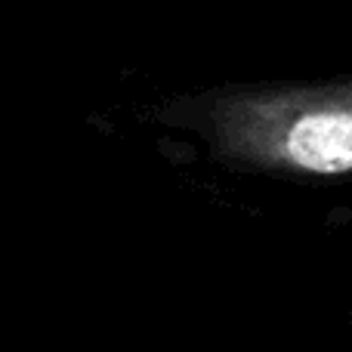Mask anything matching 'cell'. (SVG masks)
<instances>
[{
  "label": "cell",
  "mask_w": 352,
  "mask_h": 352,
  "mask_svg": "<svg viewBox=\"0 0 352 352\" xmlns=\"http://www.w3.org/2000/svg\"><path fill=\"white\" fill-rule=\"evenodd\" d=\"M226 142L263 167L352 173V84L285 87L238 99L226 111Z\"/></svg>",
  "instance_id": "cell-1"
}]
</instances>
